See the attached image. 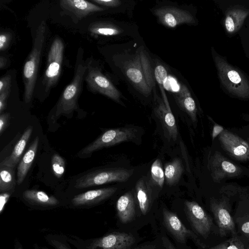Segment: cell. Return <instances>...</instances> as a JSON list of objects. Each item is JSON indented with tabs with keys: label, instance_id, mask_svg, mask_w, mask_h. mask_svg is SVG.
Returning <instances> with one entry per match:
<instances>
[{
	"label": "cell",
	"instance_id": "cell-1",
	"mask_svg": "<svg viewBox=\"0 0 249 249\" xmlns=\"http://www.w3.org/2000/svg\"><path fill=\"white\" fill-rule=\"evenodd\" d=\"M213 62L221 85L227 92L236 98L249 99V79L238 68L212 48Z\"/></svg>",
	"mask_w": 249,
	"mask_h": 249
},
{
	"label": "cell",
	"instance_id": "cell-2",
	"mask_svg": "<svg viewBox=\"0 0 249 249\" xmlns=\"http://www.w3.org/2000/svg\"><path fill=\"white\" fill-rule=\"evenodd\" d=\"M125 74L135 88L145 96H149L154 86V74L146 52L137 51L125 66Z\"/></svg>",
	"mask_w": 249,
	"mask_h": 249
},
{
	"label": "cell",
	"instance_id": "cell-3",
	"mask_svg": "<svg viewBox=\"0 0 249 249\" xmlns=\"http://www.w3.org/2000/svg\"><path fill=\"white\" fill-rule=\"evenodd\" d=\"M46 24L42 21L38 26L32 51L24 65L23 79L24 85V99L29 103L33 97L38 70L46 36Z\"/></svg>",
	"mask_w": 249,
	"mask_h": 249
},
{
	"label": "cell",
	"instance_id": "cell-4",
	"mask_svg": "<svg viewBox=\"0 0 249 249\" xmlns=\"http://www.w3.org/2000/svg\"><path fill=\"white\" fill-rule=\"evenodd\" d=\"M87 69V64L83 60L82 51H80L77 54L73 78L64 89L56 104L55 116L69 114L77 108L78 99L82 91Z\"/></svg>",
	"mask_w": 249,
	"mask_h": 249
},
{
	"label": "cell",
	"instance_id": "cell-5",
	"mask_svg": "<svg viewBox=\"0 0 249 249\" xmlns=\"http://www.w3.org/2000/svg\"><path fill=\"white\" fill-rule=\"evenodd\" d=\"M66 236L71 245L77 249H129L135 242L131 235L124 232H112L88 239L72 235Z\"/></svg>",
	"mask_w": 249,
	"mask_h": 249
},
{
	"label": "cell",
	"instance_id": "cell-6",
	"mask_svg": "<svg viewBox=\"0 0 249 249\" xmlns=\"http://www.w3.org/2000/svg\"><path fill=\"white\" fill-rule=\"evenodd\" d=\"M133 170L115 167L96 170L77 179L75 188L84 189L110 182L126 181L133 175Z\"/></svg>",
	"mask_w": 249,
	"mask_h": 249
},
{
	"label": "cell",
	"instance_id": "cell-7",
	"mask_svg": "<svg viewBox=\"0 0 249 249\" xmlns=\"http://www.w3.org/2000/svg\"><path fill=\"white\" fill-rule=\"evenodd\" d=\"M63 53V42L60 38L57 37L53 41L49 51L47 68L42 81L45 94L46 95L54 87L60 76Z\"/></svg>",
	"mask_w": 249,
	"mask_h": 249
},
{
	"label": "cell",
	"instance_id": "cell-8",
	"mask_svg": "<svg viewBox=\"0 0 249 249\" xmlns=\"http://www.w3.org/2000/svg\"><path fill=\"white\" fill-rule=\"evenodd\" d=\"M137 130L134 127H120L107 130L94 142L83 148L81 155H89L94 151L104 147L134 140Z\"/></svg>",
	"mask_w": 249,
	"mask_h": 249
},
{
	"label": "cell",
	"instance_id": "cell-9",
	"mask_svg": "<svg viewBox=\"0 0 249 249\" xmlns=\"http://www.w3.org/2000/svg\"><path fill=\"white\" fill-rule=\"evenodd\" d=\"M85 80L91 90L105 95L121 103V93L112 82L106 77L97 67L87 64Z\"/></svg>",
	"mask_w": 249,
	"mask_h": 249
},
{
	"label": "cell",
	"instance_id": "cell-10",
	"mask_svg": "<svg viewBox=\"0 0 249 249\" xmlns=\"http://www.w3.org/2000/svg\"><path fill=\"white\" fill-rule=\"evenodd\" d=\"M184 205L186 215L193 228L199 235L206 238L213 225L211 217L195 201L186 200Z\"/></svg>",
	"mask_w": 249,
	"mask_h": 249
},
{
	"label": "cell",
	"instance_id": "cell-11",
	"mask_svg": "<svg viewBox=\"0 0 249 249\" xmlns=\"http://www.w3.org/2000/svg\"><path fill=\"white\" fill-rule=\"evenodd\" d=\"M208 168L213 181L219 182L226 178L234 177L242 173V169L216 151L208 157Z\"/></svg>",
	"mask_w": 249,
	"mask_h": 249
},
{
	"label": "cell",
	"instance_id": "cell-12",
	"mask_svg": "<svg viewBox=\"0 0 249 249\" xmlns=\"http://www.w3.org/2000/svg\"><path fill=\"white\" fill-rule=\"evenodd\" d=\"M164 224L169 231L178 242L182 243L187 239L192 240L197 246L205 248L206 245L198 238L195 233L187 229L182 223L177 215L167 209L163 210Z\"/></svg>",
	"mask_w": 249,
	"mask_h": 249
},
{
	"label": "cell",
	"instance_id": "cell-13",
	"mask_svg": "<svg viewBox=\"0 0 249 249\" xmlns=\"http://www.w3.org/2000/svg\"><path fill=\"white\" fill-rule=\"evenodd\" d=\"M162 99L158 100L154 111L160 120L167 138L176 141L178 135L177 125L174 116L171 109L166 94L163 86H160Z\"/></svg>",
	"mask_w": 249,
	"mask_h": 249
},
{
	"label": "cell",
	"instance_id": "cell-14",
	"mask_svg": "<svg viewBox=\"0 0 249 249\" xmlns=\"http://www.w3.org/2000/svg\"><path fill=\"white\" fill-rule=\"evenodd\" d=\"M219 140L223 148L233 158L239 160L249 159V144L237 135L224 130Z\"/></svg>",
	"mask_w": 249,
	"mask_h": 249
},
{
	"label": "cell",
	"instance_id": "cell-15",
	"mask_svg": "<svg viewBox=\"0 0 249 249\" xmlns=\"http://www.w3.org/2000/svg\"><path fill=\"white\" fill-rule=\"evenodd\" d=\"M117 190L114 187L89 190L74 196L70 201L73 208L89 207L97 205L112 196Z\"/></svg>",
	"mask_w": 249,
	"mask_h": 249
},
{
	"label": "cell",
	"instance_id": "cell-16",
	"mask_svg": "<svg viewBox=\"0 0 249 249\" xmlns=\"http://www.w3.org/2000/svg\"><path fill=\"white\" fill-rule=\"evenodd\" d=\"M154 14L160 22L170 28L184 23H195L194 17L189 12L175 7H161L156 9Z\"/></svg>",
	"mask_w": 249,
	"mask_h": 249
},
{
	"label": "cell",
	"instance_id": "cell-17",
	"mask_svg": "<svg viewBox=\"0 0 249 249\" xmlns=\"http://www.w3.org/2000/svg\"><path fill=\"white\" fill-rule=\"evenodd\" d=\"M210 207L218 227L220 235L224 236L229 233H235L233 219L225 203L214 200L211 202Z\"/></svg>",
	"mask_w": 249,
	"mask_h": 249
},
{
	"label": "cell",
	"instance_id": "cell-18",
	"mask_svg": "<svg viewBox=\"0 0 249 249\" xmlns=\"http://www.w3.org/2000/svg\"><path fill=\"white\" fill-rule=\"evenodd\" d=\"M248 17L249 8L241 5H235L229 7L226 11L223 19L225 31L230 35L237 33Z\"/></svg>",
	"mask_w": 249,
	"mask_h": 249
},
{
	"label": "cell",
	"instance_id": "cell-19",
	"mask_svg": "<svg viewBox=\"0 0 249 249\" xmlns=\"http://www.w3.org/2000/svg\"><path fill=\"white\" fill-rule=\"evenodd\" d=\"M22 197L26 203L38 209L55 208L60 205V200L55 196L36 190H26L22 193Z\"/></svg>",
	"mask_w": 249,
	"mask_h": 249
},
{
	"label": "cell",
	"instance_id": "cell-20",
	"mask_svg": "<svg viewBox=\"0 0 249 249\" xmlns=\"http://www.w3.org/2000/svg\"><path fill=\"white\" fill-rule=\"evenodd\" d=\"M61 8L79 19L91 14L104 10L103 8L84 0H62L60 1Z\"/></svg>",
	"mask_w": 249,
	"mask_h": 249
},
{
	"label": "cell",
	"instance_id": "cell-21",
	"mask_svg": "<svg viewBox=\"0 0 249 249\" xmlns=\"http://www.w3.org/2000/svg\"><path fill=\"white\" fill-rule=\"evenodd\" d=\"M117 214L120 221L124 224L132 221L136 215L135 202L131 192L121 196L116 202Z\"/></svg>",
	"mask_w": 249,
	"mask_h": 249
},
{
	"label": "cell",
	"instance_id": "cell-22",
	"mask_svg": "<svg viewBox=\"0 0 249 249\" xmlns=\"http://www.w3.org/2000/svg\"><path fill=\"white\" fill-rule=\"evenodd\" d=\"M176 101L181 108L189 116L193 122L197 120V107L188 88L184 85L180 86L175 94Z\"/></svg>",
	"mask_w": 249,
	"mask_h": 249
},
{
	"label": "cell",
	"instance_id": "cell-23",
	"mask_svg": "<svg viewBox=\"0 0 249 249\" xmlns=\"http://www.w3.org/2000/svg\"><path fill=\"white\" fill-rule=\"evenodd\" d=\"M139 206L142 213L146 214L152 203V189L149 182L143 178L139 179L135 185Z\"/></svg>",
	"mask_w": 249,
	"mask_h": 249
},
{
	"label": "cell",
	"instance_id": "cell-24",
	"mask_svg": "<svg viewBox=\"0 0 249 249\" xmlns=\"http://www.w3.org/2000/svg\"><path fill=\"white\" fill-rule=\"evenodd\" d=\"M33 131L32 126L26 129L16 144L12 153L0 163L1 167H14L18 163Z\"/></svg>",
	"mask_w": 249,
	"mask_h": 249
},
{
	"label": "cell",
	"instance_id": "cell-25",
	"mask_svg": "<svg viewBox=\"0 0 249 249\" xmlns=\"http://www.w3.org/2000/svg\"><path fill=\"white\" fill-rule=\"evenodd\" d=\"M39 143V138L36 136L24 155L20 161L17 171V182L20 184L24 180L35 159Z\"/></svg>",
	"mask_w": 249,
	"mask_h": 249
},
{
	"label": "cell",
	"instance_id": "cell-26",
	"mask_svg": "<svg viewBox=\"0 0 249 249\" xmlns=\"http://www.w3.org/2000/svg\"><path fill=\"white\" fill-rule=\"evenodd\" d=\"M183 170L181 160L175 158L167 162L164 167V172L166 183L171 186L176 184L179 180Z\"/></svg>",
	"mask_w": 249,
	"mask_h": 249
},
{
	"label": "cell",
	"instance_id": "cell-27",
	"mask_svg": "<svg viewBox=\"0 0 249 249\" xmlns=\"http://www.w3.org/2000/svg\"><path fill=\"white\" fill-rule=\"evenodd\" d=\"M15 179L12 168L2 167L0 172V192H9L14 188Z\"/></svg>",
	"mask_w": 249,
	"mask_h": 249
},
{
	"label": "cell",
	"instance_id": "cell-28",
	"mask_svg": "<svg viewBox=\"0 0 249 249\" xmlns=\"http://www.w3.org/2000/svg\"><path fill=\"white\" fill-rule=\"evenodd\" d=\"M89 31L92 35L112 36L121 34L122 30L112 24L98 23L92 25Z\"/></svg>",
	"mask_w": 249,
	"mask_h": 249
},
{
	"label": "cell",
	"instance_id": "cell-29",
	"mask_svg": "<svg viewBox=\"0 0 249 249\" xmlns=\"http://www.w3.org/2000/svg\"><path fill=\"white\" fill-rule=\"evenodd\" d=\"M44 238L54 249H73L68 242L66 235L49 233L46 234Z\"/></svg>",
	"mask_w": 249,
	"mask_h": 249
},
{
	"label": "cell",
	"instance_id": "cell-30",
	"mask_svg": "<svg viewBox=\"0 0 249 249\" xmlns=\"http://www.w3.org/2000/svg\"><path fill=\"white\" fill-rule=\"evenodd\" d=\"M152 179L157 185L162 188L165 179V175L162 163L159 159H157L151 166Z\"/></svg>",
	"mask_w": 249,
	"mask_h": 249
},
{
	"label": "cell",
	"instance_id": "cell-31",
	"mask_svg": "<svg viewBox=\"0 0 249 249\" xmlns=\"http://www.w3.org/2000/svg\"><path fill=\"white\" fill-rule=\"evenodd\" d=\"M51 163L54 175L56 178H60L63 175L65 170V160L58 154H54L52 158Z\"/></svg>",
	"mask_w": 249,
	"mask_h": 249
},
{
	"label": "cell",
	"instance_id": "cell-32",
	"mask_svg": "<svg viewBox=\"0 0 249 249\" xmlns=\"http://www.w3.org/2000/svg\"><path fill=\"white\" fill-rule=\"evenodd\" d=\"M209 249H246L243 242L236 237L232 238Z\"/></svg>",
	"mask_w": 249,
	"mask_h": 249
},
{
	"label": "cell",
	"instance_id": "cell-33",
	"mask_svg": "<svg viewBox=\"0 0 249 249\" xmlns=\"http://www.w3.org/2000/svg\"><path fill=\"white\" fill-rule=\"evenodd\" d=\"M154 77L160 86H163L166 81L168 73L165 68L162 65L157 66L154 70Z\"/></svg>",
	"mask_w": 249,
	"mask_h": 249
},
{
	"label": "cell",
	"instance_id": "cell-34",
	"mask_svg": "<svg viewBox=\"0 0 249 249\" xmlns=\"http://www.w3.org/2000/svg\"><path fill=\"white\" fill-rule=\"evenodd\" d=\"M11 77L10 75H6L0 80V93L10 89Z\"/></svg>",
	"mask_w": 249,
	"mask_h": 249
},
{
	"label": "cell",
	"instance_id": "cell-35",
	"mask_svg": "<svg viewBox=\"0 0 249 249\" xmlns=\"http://www.w3.org/2000/svg\"><path fill=\"white\" fill-rule=\"evenodd\" d=\"M10 120V114L5 113L0 116V135H1L7 127Z\"/></svg>",
	"mask_w": 249,
	"mask_h": 249
},
{
	"label": "cell",
	"instance_id": "cell-36",
	"mask_svg": "<svg viewBox=\"0 0 249 249\" xmlns=\"http://www.w3.org/2000/svg\"><path fill=\"white\" fill-rule=\"evenodd\" d=\"M93 2L107 7H117L121 5V2L119 0H92Z\"/></svg>",
	"mask_w": 249,
	"mask_h": 249
},
{
	"label": "cell",
	"instance_id": "cell-37",
	"mask_svg": "<svg viewBox=\"0 0 249 249\" xmlns=\"http://www.w3.org/2000/svg\"><path fill=\"white\" fill-rule=\"evenodd\" d=\"M10 36L6 33H1L0 35V50H5L10 42Z\"/></svg>",
	"mask_w": 249,
	"mask_h": 249
},
{
	"label": "cell",
	"instance_id": "cell-38",
	"mask_svg": "<svg viewBox=\"0 0 249 249\" xmlns=\"http://www.w3.org/2000/svg\"><path fill=\"white\" fill-rule=\"evenodd\" d=\"M10 196L9 192L1 193L0 195V213H2L4 207Z\"/></svg>",
	"mask_w": 249,
	"mask_h": 249
},
{
	"label": "cell",
	"instance_id": "cell-39",
	"mask_svg": "<svg viewBox=\"0 0 249 249\" xmlns=\"http://www.w3.org/2000/svg\"><path fill=\"white\" fill-rule=\"evenodd\" d=\"M10 89H8L0 93V113L5 109L7 99L10 93Z\"/></svg>",
	"mask_w": 249,
	"mask_h": 249
},
{
	"label": "cell",
	"instance_id": "cell-40",
	"mask_svg": "<svg viewBox=\"0 0 249 249\" xmlns=\"http://www.w3.org/2000/svg\"><path fill=\"white\" fill-rule=\"evenodd\" d=\"M224 130V129L222 126L215 124L213 126L212 134L213 141L218 135H219Z\"/></svg>",
	"mask_w": 249,
	"mask_h": 249
},
{
	"label": "cell",
	"instance_id": "cell-41",
	"mask_svg": "<svg viewBox=\"0 0 249 249\" xmlns=\"http://www.w3.org/2000/svg\"><path fill=\"white\" fill-rule=\"evenodd\" d=\"M129 249H157V247L154 244H146Z\"/></svg>",
	"mask_w": 249,
	"mask_h": 249
},
{
	"label": "cell",
	"instance_id": "cell-42",
	"mask_svg": "<svg viewBox=\"0 0 249 249\" xmlns=\"http://www.w3.org/2000/svg\"><path fill=\"white\" fill-rule=\"evenodd\" d=\"M162 241L167 249H177L166 237L162 238Z\"/></svg>",
	"mask_w": 249,
	"mask_h": 249
},
{
	"label": "cell",
	"instance_id": "cell-43",
	"mask_svg": "<svg viewBox=\"0 0 249 249\" xmlns=\"http://www.w3.org/2000/svg\"><path fill=\"white\" fill-rule=\"evenodd\" d=\"M242 231L246 234H249V221L245 222L241 226Z\"/></svg>",
	"mask_w": 249,
	"mask_h": 249
},
{
	"label": "cell",
	"instance_id": "cell-44",
	"mask_svg": "<svg viewBox=\"0 0 249 249\" xmlns=\"http://www.w3.org/2000/svg\"><path fill=\"white\" fill-rule=\"evenodd\" d=\"M14 249H23V246L18 239H16L14 242Z\"/></svg>",
	"mask_w": 249,
	"mask_h": 249
},
{
	"label": "cell",
	"instance_id": "cell-45",
	"mask_svg": "<svg viewBox=\"0 0 249 249\" xmlns=\"http://www.w3.org/2000/svg\"><path fill=\"white\" fill-rule=\"evenodd\" d=\"M6 64V60L5 58L1 56L0 58V69L3 68Z\"/></svg>",
	"mask_w": 249,
	"mask_h": 249
},
{
	"label": "cell",
	"instance_id": "cell-46",
	"mask_svg": "<svg viewBox=\"0 0 249 249\" xmlns=\"http://www.w3.org/2000/svg\"><path fill=\"white\" fill-rule=\"evenodd\" d=\"M41 249H49L45 248V247H43V248H42Z\"/></svg>",
	"mask_w": 249,
	"mask_h": 249
}]
</instances>
